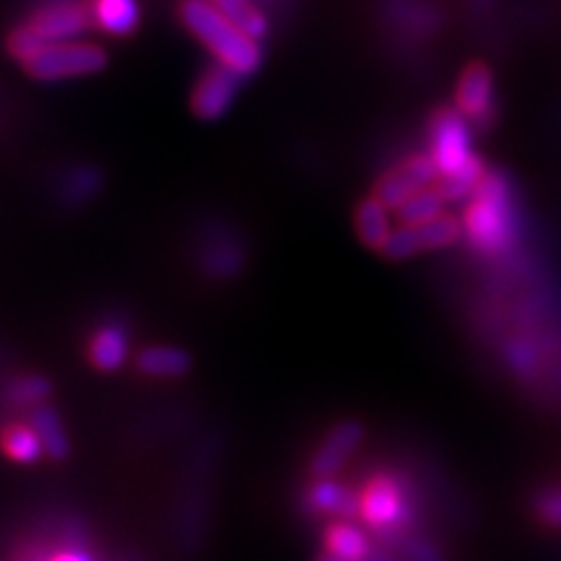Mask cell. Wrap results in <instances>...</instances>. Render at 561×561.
Returning a JSON list of instances; mask_svg holds the SVG:
<instances>
[{"label":"cell","mask_w":561,"mask_h":561,"mask_svg":"<svg viewBox=\"0 0 561 561\" xmlns=\"http://www.w3.org/2000/svg\"><path fill=\"white\" fill-rule=\"evenodd\" d=\"M536 513L542 524L561 529V489H548L536 499Z\"/></svg>","instance_id":"obj_29"},{"label":"cell","mask_w":561,"mask_h":561,"mask_svg":"<svg viewBox=\"0 0 561 561\" xmlns=\"http://www.w3.org/2000/svg\"><path fill=\"white\" fill-rule=\"evenodd\" d=\"M365 440V426L360 421L346 419L323 437L319 449L311 456V476L313 478H335L344 463L358 451Z\"/></svg>","instance_id":"obj_10"},{"label":"cell","mask_w":561,"mask_h":561,"mask_svg":"<svg viewBox=\"0 0 561 561\" xmlns=\"http://www.w3.org/2000/svg\"><path fill=\"white\" fill-rule=\"evenodd\" d=\"M129 356L127 330L117 323L101 325L90 342V360L101 373H113L125 365Z\"/></svg>","instance_id":"obj_13"},{"label":"cell","mask_w":561,"mask_h":561,"mask_svg":"<svg viewBox=\"0 0 561 561\" xmlns=\"http://www.w3.org/2000/svg\"><path fill=\"white\" fill-rule=\"evenodd\" d=\"M101 190V173L92 167H80L70 171L61 183V199L68 206H82L96 197Z\"/></svg>","instance_id":"obj_23"},{"label":"cell","mask_w":561,"mask_h":561,"mask_svg":"<svg viewBox=\"0 0 561 561\" xmlns=\"http://www.w3.org/2000/svg\"><path fill=\"white\" fill-rule=\"evenodd\" d=\"M0 449L14 463H35L45 454L41 437L31 424H10L0 431Z\"/></svg>","instance_id":"obj_19"},{"label":"cell","mask_w":561,"mask_h":561,"mask_svg":"<svg viewBox=\"0 0 561 561\" xmlns=\"http://www.w3.org/2000/svg\"><path fill=\"white\" fill-rule=\"evenodd\" d=\"M90 10L94 24L117 38L131 35L140 22L138 0H92Z\"/></svg>","instance_id":"obj_14"},{"label":"cell","mask_w":561,"mask_h":561,"mask_svg":"<svg viewBox=\"0 0 561 561\" xmlns=\"http://www.w3.org/2000/svg\"><path fill=\"white\" fill-rule=\"evenodd\" d=\"M302 507L311 515L354 519L358 517V491L335 478H313L302 494Z\"/></svg>","instance_id":"obj_11"},{"label":"cell","mask_w":561,"mask_h":561,"mask_svg":"<svg viewBox=\"0 0 561 561\" xmlns=\"http://www.w3.org/2000/svg\"><path fill=\"white\" fill-rule=\"evenodd\" d=\"M323 548L344 561H365L375 542L365 526L354 519H332L323 529Z\"/></svg>","instance_id":"obj_12"},{"label":"cell","mask_w":561,"mask_h":561,"mask_svg":"<svg viewBox=\"0 0 561 561\" xmlns=\"http://www.w3.org/2000/svg\"><path fill=\"white\" fill-rule=\"evenodd\" d=\"M138 370L148 377L160 379H175L183 377L190 370V356L179 346H148L136 358Z\"/></svg>","instance_id":"obj_16"},{"label":"cell","mask_w":561,"mask_h":561,"mask_svg":"<svg viewBox=\"0 0 561 561\" xmlns=\"http://www.w3.org/2000/svg\"><path fill=\"white\" fill-rule=\"evenodd\" d=\"M356 234L360 243L367 249L379 251L386 237L391 234V220H389V208H386L375 195L365 197L356 206Z\"/></svg>","instance_id":"obj_17"},{"label":"cell","mask_w":561,"mask_h":561,"mask_svg":"<svg viewBox=\"0 0 561 561\" xmlns=\"http://www.w3.org/2000/svg\"><path fill=\"white\" fill-rule=\"evenodd\" d=\"M94 24L92 10L82 0H43L31 14L28 26L45 43H64L80 38Z\"/></svg>","instance_id":"obj_7"},{"label":"cell","mask_w":561,"mask_h":561,"mask_svg":"<svg viewBox=\"0 0 561 561\" xmlns=\"http://www.w3.org/2000/svg\"><path fill=\"white\" fill-rule=\"evenodd\" d=\"M181 20L210 49L218 64L237 70L239 76H253L262 66L260 41L239 31L214 5V0H183Z\"/></svg>","instance_id":"obj_2"},{"label":"cell","mask_w":561,"mask_h":561,"mask_svg":"<svg viewBox=\"0 0 561 561\" xmlns=\"http://www.w3.org/2000/svg\"><path fill=\"white\" fill-rule=\"evenodd\" d=\"M243 257H245L243 249L237 239L216 234L204 243V251H202L199 260H202V267L208 276L230 278L241 272Z\"/></svg>","instance_id":"obj_15"},{"label":"cell","mask_w":561,"mask_h":561,"mask_svg":"<svg viewBox=\"0 0 561 561\" xmlns=\"http://www.w3.org/2000/svg\"><path fill=\"white\" fill-rule=\"evenodd\" d=\"M428 154L437 167V173L449 175L461 169L472 154L468 119L449 105H440L428 119Z\"/></svg>","instance_id":"obj_5"},{"label":"cell","mask_w":561,"mask_h":561,"mask_svg":"<svg viewBox=\"0 0 561 561\" xmlns=\"http://www.w3.org/2000/svg\"><path fill=\"white\" fill-rule=\"evenodd\" d=\"M45 45H47V43H45V41L41 38V35L35 33L28 24H24V26H20V28H14V31L10 33V38H8L10 55H12L14 59H20L22 64L31 61Z\"/></svg>","instance_id":"obj_28"},{"label":"cell","mask_w":561,"mask_h":561,"mask_svg":"<svg viewBox=\"0 0 561 561\" xmlns=\"http://www.w3.org/2000/svg\"><path fill=\"white\" fill-rule=\"evenodd\" d=\"M419 234L421 241H424V251H443L463 237V225L459 218L443 214L433 218L431 222L421 225Z\"/></svg>","instance_id":"obj_24"},{"label":"cell","mask_w":561,"mask_h":561,"mask_svg":"<svg viewBox=\"0 0 561 561\" xmlns=\"http://www.w3.org/2000/svg\"><path fill=\"white\" fill-rule=\"evenodd\" d=\"M456 111L466 119H470L478 129H486L491 119L496 117V92H494V76L486 64L472 61L466 66L459 82H456Z\"/></svg>","instance_id":"obj_8"},{"label":"cell","mask_w":561,"mask_h":561,"mask_svg":"<svg viewBox=\"0 0 561 561\" xmlns=\"http://www.w3.org/2000/svg\"><path fill=\"white\" fill-rule=\"evenodd\" d=\"M214 5L230 20L239 31L251 35L253 41H262L270 33L267 14L255 0H214Z\"/></svg>","instance_id":"obj_20"},{"label":"cell","mask_w":561,"mask_h":561,"mask_svg":"<svg viewBox=\"0 0 561 561\" xmlns=\"http://www.w3.org/2000/svg\"><path fill=\"white\" fill-rule=\"evenodd\" d=\"M445 197L440 195V190L435 185L416 192L414 197H410L405 204H402L396 214L400 225H410V227H421L431 222L433 218L445 214Z\"/></svg>","instance_id":"obj_22"},{"label":"cell","mask_w":561,"mask_h":561,"mask_svg":"<svg viewBox=\"0 0 561 561\" xmlns=\"http://www.w3.org/2000/svg\"><path fill=\"white\" fill-rule=\"evenodd\" d=\"M484 173H486L484 160L478 154H472L461 169H456L449 175H440V179H437V183H435V187L440 190V195L445 197L447 204L468 202V197L472 195V192H476V187L484 179Z\"/></svg>","instance_id":"obj_18"},{"label":"cell","mask_w":561,"mask_h":561,"mask_svg":"<svg viewBox=\"0 0 561 561\" xmlns=\"http://www.w3.org/2000/svg\"><path fill=\"white\" fill-rule=\"evenodd\" d=\"M28 424L33 426L35 433H38L43 449H45V456H49V459H55V461L66 459V456H68V437H66V431H64L61 421H59L55 410L45 408V405L35 408L31 412Z\"/></svg>","instance_id":"obj_21"},{"label":"cell","mask_w":561,"mask_h":561,"mask_svg":"<svg viewBox=\"0 0 561 561\" xmlns=\"http://www.w3.org/2000/svg\"><path fill=\"white\" fill-rule=\"evenodd\" d=\"M396 546H398L396 550L400 552L402 561H445L443 550L424 536L408 534V536H402Z\"/></svg>","instance_id":"obj_27"},{"label":"cell","mask_w":561,"mask_h":561,"mask_svg":"<svg viewBox=\"0 0 561 561\" xmlns=\"http://www.w3.org/2000/svg\"><path fill=\"white\" fill-rule=\"evenodd\" d=\"M463 237L472 251L489 260H499L517 243V208L505 173L486 169L484 179L468 197L463 210Z\"/></svg>","instance_id":"obj_1"},{"label":"cell","mask_w":561,"mask_h":561,"mask_svg":"<svg viewBox=\"0 0 561 561\" xmlns=\"http://www.w3.org/2000/svg\"><path fill=\"white\" fill-rule=\"evenodd\" d=\"M358 517L383 540H400L414 522L412 489L391 470L373 472L358 491Z\"/></svg>","instance_id":"obj_3"},{"label":"cell","mask_w":561,"mask_h":561,"mask_svg":"<svg viewBox=\"0 0 561 561\" xmlns=\"http://www.w3.org/2000/svg\"><path fill=\"white\" fill-rule=\"evenodd\" d=\"M421 251H424V241H421L419 227L410 225H400L396 230H391V234L386 237L383 245L379 249V253L389 260H408Z\"/></svg>","instance_id":"obj_25"},{"label":"cell","mask_w":561,"mask_h":561,"mask_svg":"<svg viewBox=\"0 0 561 561\" xmlns=\"http://www.w3.org/2000/svg\"><path fill=\"white\" fill-rule=\"evenodd\" d=\"M313 561H344V559H340V557H335L332 552H328V550H323L319 557H316Z\"/></svg>","instance_id":"obj_32"},{"label":"cell","mask_w":561,"mask_h":561,"mask_svg":"<svg viewBox=\"0 0 561 561\" xmlns=\"http://www.w3.org/2000/svg\"><path fill=\"white\" fill-rule=\"evenodd\" d=\"M49 381L41 375H33V377H22V379H14L8 391L5 398L12 402V405H38L47 396H49Z\"/></svg>","instance_id":"obj_26"},{"label":"cell","mask_w":561,"mask_h":561,"mask_svg":"<svg viewBox=\"0 0 561 561\" xmlns=\"http://www.w3.org/2000/svg\"><path fill=\"white\" fill-rule=\"evenodd\" d=\"M108 64L105 49L94 43L80 41H64V43H47L38 55L24 64L28 76L43 82L70 80L82 76H94Z\"/></svg>","instance_id":"obj_4"},{"label":"cell","mask_w":561,"mask_h":561,"mask_svg":"<svg viewBox=\"0 0 561 561\" xmlns=\"http://www.w3.org/2000/svg\"><path fill=\"white\" fill-rule=\"evenodd\" d=\"M49 561H94V559L80 548H66V550H59Z\"/></svg>","instance_id":"obj_31"},{"label":"cell","mask_w":561,"mask_h":561,"mask_svg":"<svg viewBox=\"0 0 561 561\" xmlns=\"http://www.w3.org/2000/svg\"><path fill=\"white\" fill-rule=\"evenodd\" d=\"M243 84V76L237 70L227 68L225 64H214L204 70V76L192 90V113L199 119H220L227 111L232 108Z\"/></svg>","instance_id":"obj_9"},{"label":"cell","mask_w":561,"mask_h":561,"mask_svg":"<svg viewBox=\"0 0 561 561\" xmlns=\"http://www.w3.org/2000/svg\"><path fill=\"white\" fill-rule=\"evenodd\" d=\"M437 179L440 173H437L433 157L428 152H412L381 175L373 195L389 210H398L416 192L435 185Z\"/></svg>","instance_id":"obj_6"},{"label":"cell","mask_w":561,"mask_h":561,"mask_svg":"<svg viewBox=\"0 0 561 561\" xmlns=\"http://www.w3.org/2000/svg\"><path fill=\"white\" fill-rule=\"evenodd\" d=\"M365 561H402V557L398 550H393L389 546V542H375L370 557H367Z\"/></svg>","instance_id":"obj_30"}]
</instances>
